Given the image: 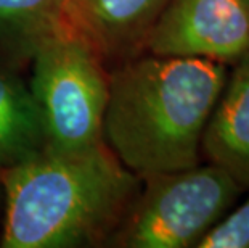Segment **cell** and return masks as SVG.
<instances>
[{
  "label": "cell",
  "instance_id": "cell-11",
  "mask_svg": "<svg viewBox=\"0 0 249 248\" xmlns=\"http://www.w3.org/2000/svg\"><path fill=\"white\" fill-rule=\"evenodd\" d=\"M2 216H3V181H2V170H0V229H2Z\"/></svg>",
  "mask_w": 249,
  "mask_h": 248
},
{
  "label": "cell",
  "instance_id": "cell-8",
  "mask_svg": "<svg viewBox=\"0 0 249 248\" xmlns=\"http://www.w3.org/2000/svg\"><path fill=\"white\" fill-rule=\"evenodd\" d=\"M23 73L0 66V170L49 150L39 105Z\"/></svg>",
  "mask_w": 249,
  "mask_h": 248
},
{
  "label": "cell",
  "instance_id": "cell-5",
  "mask_svg": "<svg viewBox=\"0 0 249 248\" xmlns=\"http://www.w3.org/2000/svg\"><path fill=\"white\" fill-rule=\"evenodd\" d=\"M143 52L235 65L249 54V0H169Z\"/></svg>",
  "mask_w": 249,
  "mask_h": 248
},
{
  "label": "cell",
  "instance_id": "cell-6",
  "mask_svg": "<svg viewBox=\"0 0 249 248\" xmlns=\"http://www.w3.org/2000/svg\"><path fill=\"white\" fill-rule=\"evenodd\" d=\"M169 0H68L66 19L107 66L143 52L153 23Z\"/></svg>",
  "mask_w": 249,
  "mask_h": 248
},
{
  "label": "cell",
  "instance_id": "cell-7",
  "mask_svg": "<svg viewBox=\"0 0 249 248\" xmlns=\"http://www.w3.org/2000/svg\"><path fill=\"white\" fill-rule=\"evenodd\" d=\"M201 153L249 192V54L229 70L206 124Z\"/></svg>",
  "mask_w": 249,
  "mask_h": 248
},
{
  "label": "cell",
  "instance_id": "cell-10",
  "mask_svg": "<svg viewBox=\"0 0 249 248\" xmlns=\"http://www.w3.org/2000/svg\"><path fill=\"white\" fill-rule=\"evenodd\" d=\"M196 248H249V197L233 205Z\"/></svg>",
  "mask_w": 249,
  "mask_h": 248
},
{
  "label": "cell",
  "instance_id": "cell-1",
  "mask_svg": "<svg viewBox=\"0 0 249 248\" xmlns=\"http://www.w3.org/2000/svg\"><path fill=\"white\" fill-rule=\"evenodd\" d=\"M230 66L204 58L148 52L109 68L103 140L135 176L188 170Z\"/></svg>",
  "mask_w": 249,
  "mask_h": 248
},
{
  "label": "cell",
  "instance_id": "cell-2",
  "mask_svg": "<svg viewBox=\"0 0 249 248\" xmlns=\"http://www.w3.org/2000/svg\"><path fill=\"white\" fill-rule=\"evenodd\" d=\"M0 248L108 247L142 187V179L108 145L47 150L2 170Z\"/></svg>",
  "mask_w": 249,
  "mask_h": 248
},
{
  "label": "cell",
  "instance_id": "cell-3",
  "mask_svg": "<svg viewBox=\"0 0 249 248\" xmlns=\"http://www.w3.org/2000/svg\"><path fill=\"white\" fill-rule=\"evenodd\" d=\"M29 68L49 152L79 153L103 144L109 68L92 44L66 24L40 45Z\"/></svg>",
  "mask_w": 249,
  "mask_h": 248
},
{
  "label": "cell",
  "instance_id": "cell-4",
  "mask_svg": "<svg viewBox=\"0 0 249 248\" xmlns=\"http://www.w3.org/2000/svg\"><path fill=\"white\" fill-rule=\"evenodd\" d=\"M243 189L222 168L199 163L153 174L111 237V248H196Z\"/></svg>",
  "mask_w": 249,
  "mask_h": 248
},
{
  "label": "cell",
  "instance_id": "cell-9",
  "mask_svg": "<svg viewBox=\"0 0 249 248\" xmlns=\"http://www.w3.org/2000/svg\"><path fill=\"white\" fill-rule=\"evenodd\" d=\"M68 0H0V66L23 73L40 45L68 24Z\"/></svg>",
  "mask_w": 249,
  "mask_h": 248
}]
</instances>
